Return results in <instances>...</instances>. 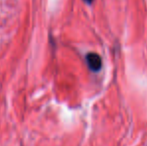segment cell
<instances>
[{
  "label": "cell",
  "instance_id": "cell-1",
  "mask_svg": "<svg viewBox=\"0 0 147 146\" xmlns=\"http://www.w3.org/2000/svg\"><path fill=\"white\" fill-rule=\"evenodd\" d=\"M87 66L91 71L93 72H99L100 69L102 68V59L100 55L95 52H90L86 55L85 57Z\"/></svg>",
  "mask_w": 147,
  "mask_h": 146
},
{
  "label": "cell",
  "instance_id": "cell-2",
  "mask_svg": "<svg viewBox=\"0 0 147 146\" xmlns=\"http://www.w3.org/2000/svg\"><path fill=\"white\" fill-rule=\"evenodd\" d=\"M93 1H94V0H84V2H85V3H87V4H91Z\"/></svg>",
  "mask_w": 147,
  "mask_h": 146
}]
</instances>
